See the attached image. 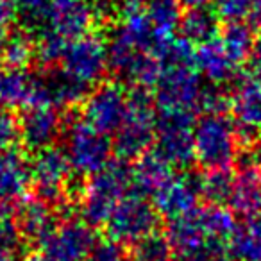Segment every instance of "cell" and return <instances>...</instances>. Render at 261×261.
<instances>
[{"label": "cell", "instance_id": "obj_1", "mask_svg": "<svg viewBox=\"0 0 261 261\" xmlns=\"http://www.w3.org/2000/svg\"><path fill=\"white\" fill-rule=\"evenodd\" d=\"M238 224L234 213L222 204H207L206 207H197L182 217L168 220L167 231L175 256L193 254L206 249L210 243L224 240L229 242Z\"/></svg>", "mask_w": 261, "mask_h": 261}, {"label": "cell", "instance_id": "obj_2", "mask_svg": "<svg viewBox=\"0 0 261 261\" xmlns=\"http://www.w3.org/2000/svg\"><path fill=\"white\" fill-rule=\"evenodd\" d=\"M158 113L149 88H130L129 109L113 138V150L120 161H136L156 143Z\"/></svg>", "mask_w": 261, "mask_h": 261}, {"label": "cell", "instance_id": "obj_3", "mask_svg": "<svg viewBox=\"0 0 261 261\" xmlns=\"http://www.w3.org/2000/svg\"><path fill=\"white\" fill-rule=\"evenodd\" d=\"M130 190V167L125 161H111L104 170L88 177L81 188L77 197L81 218L91 227L106 225L116 204Z\"/></svg>", "mask_w": 261, "mask_h": 261}, {"label": "cell", "instance_id": "obj_4", "mask_svg": "<svg viewBox=\"0 0 261 261\" xmlns=\"http://www.w3.org/2000/svg\"><path fill=\"white\" fill-rule=\"evenodd\" d=\"M195 142V163L204 170L231 168L238 161L242 150L238 123L225 113L202 115L193 129Z\"/></svg>", "mask_w": 261, "mask_h": 261}, {"label": "cell", "instance_id": "obj_5", "mask_svg": "<svg viewBox=\"0 0 261 261\" xmlns=\"http://www.w3.org/2000/svg\"><path fill=\"white\" fill-rule=\"evenodd\" d=\"M63 149L75 174L91 177L104 170L115 154L109 135L95 129L84 118L66 122L63 135Z\"/></svg>", "mask_w": 261, "mask_h": 261}, {"label": "cell", "instance_id": "obj_6", "mask_svg": "<svg viewBox=\"0 0 261 261\" xmlns=\"http://www.w3.org/2000/svg\"><path fill=\"white\" fill-rule=\"evenodd\" d=\"M206 81L197 72L195 65L163 66L154 84V102L158 111L200 113Z\"/></svg>", "mask_w": 261, "mask_h": 261}, {"label": "cell", "instance_id": "obj_7", "mask_svg": "<svg viewBox=\"0 0 261 261\" xmlns=\"http://www.w3.org/2000/svg\"><path fill=\"white\" fill-rule=\"evenodd\" d=\"M161 215L154 202L136 192H129L106 222V236L120 245H135L158 231Z\"/></svg>", "mask_w": 261, "mask_h": 261}, {"label": "cell", "instance_id": "obj_8", "mask_svg": "<svg viewBox=\"0 0 261 261\" xmlns=\"http://www.w3.org/2000/svg\"><path fill=\"white\" fill-rule=\"evenodd\" d=\"M72 163L63 147L59 149L58 145H54L36 152L31 160L34 197L50 204L56 210L66 206L72 190Z\"/></svg>", "mask_w": 261, "mask_h": 261}, {"label": "cell", "instance_id": "obj_9", "mask_svg": "<svg viewBox=\"0 0 261 261\" xmlns=\"http://www.w3.org/2000/svg\"><path fill=\"white\" fill-rule=\"evenodd\" d=\"M195 115L186 111H158L154 150L174 168H188L195 163Z\"/></svg>", "mask_w": 261, "mask_h": 261}, {"label": "cell", "instance_id": "obj_10", "mask_svg": "<svg viewBox=\"0 0 261 261\" xmlns=\"http://www.w3.org/2000/svg\"><path fill=\"white\" fill-rule=\"evenodd\" d=\"M59 66L68 75L91 90L100 84L106 72L109 70L108 40L93 33L70 40Z\"/></svg>", "mask_w": 261, "mask_h": 261}, {"label": "cell", "instance_id": "obj_11", "mask_svg": "<svg viewBox=\"0 0 261 261\" xmlns=\"http://www.w3.org/2000/svg\"><path fill=\"white\" fill-rule=\"evenodd\" d=\"M81 118L106 135H115L123 123L129 109V91L122 83H100L86 95Z\"/></svg>", "mask_w": 261, "mask_h": 261}, {"label": "cell", "instance_id": "obj_12", "mask_svg": "<svg viewBox=\"0 0 261 261\" xmlns=\"http://www.w3.org/2000/svg\"><path fill=\"white\" fill-rule=\"evenodd\" d=\"M95 227L83 218H68L58 224L41 243V254L52 261H88L97 245Z\"/></svg>", "mask_w": 261, "mask_h": 261}, {"label": "cell", "instance_id": "obj_13", "mask_svg": "<svg viewBox=\"0 0 261 261\" xmlns=\"http://www.w3.org/2000/svg\"><path fill=\"white\" fill-rule=\"evenodd\" d=\"M65 116L61 108L50 104H34L22 109L18 118L20 142L29 152H40L54 147L65 135Z\"/></svg>", "mask_w": 261, "mask_h": 261}, {"label": "cell", "instance_id": "obj_14", "mask_svg": "<svg viewBox=\"0 0 261 261\" xmlns=\"http://www.w3.org/2000/svg\"><path fill=\"white\" fill-rule=\"evenodd\" d=\"M31 188V161L15 149L0 154V218L11 217Z\"/></svg>", "mask_w": 261, "mask_h": 261}, {"label": "cell", "instance_id": "obj_15", "mask_svg": "<svg viewBox=\"0 0 261 261\" xmlns=\"http://www.w3.org/2000/svg\"><path fill=\"white\" fill-rule=\"evenodd\" d=\"M200 199V175L182 172L174 174L163 188L158 190V193L152 197V202L161 217L172 220L197 210Z\"/></svg>", "mask_w": 261, "mask_h": 261}, {"label": "cell", "instance_id": "obj_16", "mask_svg": "<svg viewBox=\"0 0 261 261\" xmlns=\"http://www.w3.org/2000/svg\"><path fill=\"white\" fill-rule=\"evenodd\" d=\"M97 20V8L90 2H84V0H52L47 31L70 41L84 36V34H90Z\"/></svg>", "mask_w": 261, "mask_h": 261}, {"label": "cell", "instance_id": "obj_17", "mask_svg": "<svg viewBox=\"0 0 261 261\" xmlns=\"http://www.w3.org/2000/svg\"><path fill=\"white\" fill-rule=\"evenodd\" d=\"M15 224L23 242L41 245L58 227L56 207L43 202L38 197H25L15 210Z\"/></svg>", "mask_w": 261, "mask_h": 261}, {"label": "cell", "instance_id": "obj_18", "mask_svg": "<svg viewBox=\"0 0 261 261\" xmlns=\"http://www.w3.org/2000/svg\"><path fill=\"white\" fill-rule=\"evenodd\" d=\"M231 109L238 123L242 145L261 133V79H238L231 97Z\"/></svg>", "mask_w": 261, "mask_h": 261}, {"label": "cell", "instance_id": "obj_19", "mask_svg": "<svg viewBox=\"0 0 261 261\" xmlns=\"http://www.w3.org/2000/svg\"><path fill=\"white\" fill-rule=\"evenodd\" d=\"M193 65H195L197 72L204 77L206 83L218 84V86H227V84L238 83L240 79L238 77L240 63H236L231 58V54L225 50L220 38L195 47Z\"/></svg>", "mask_w": 261, "mask_h": 261}, {"label": "cell", "instance_id": "obj_20", "mask_svg": "<svg viewBox=\"0 0 261 261\" xmlns=\"http://www.w3.org/2000/svg\"><path fill=\"white\" fill-rule=\"evenodd\" d=\"M38 104V73L29 68H0V106L8 109H25Z\"/></svg>", "mask_w": 261, "mask_h": 261}, {"label": "cell", "instance_id": "obj_21", "mask_svg": "<svg viewBox=\"0 0 261 261\" xmlns=\"http://www.w3.org/2000/svg\"><path fill=\"white\" fill-rule=\"evenodd\" d=\"M172 175H174V167L156 150H149L133 161L130 167L133 192L143 197H154L158 190L170 181Z\"/></svg>", "mask_w": 261, "mask_h": 261}, {"label": "cell", "instance_id": "obj_22", "mask_svg": "<svg viewBox=\"0 0 261 261\" xmlns=\"http://www.w3.org/2000/svg\"><path fill=\"white\" fill-rule=\"evenodd\" d=\"M227 206L243 218L261 215V168H240Z\"/></svg>", "mask_w": 261, "mask_h": 261}, {"label": "cell", "instance_id": "obj_23", "mask_svg": "<svg viewBox=\"0 0 261 261\" xmlns=\"http://www.w3.org/2000/svg\"><path fill=\"white\" fill-rule=\"evenodd\" d=\"M220 20L222 16L213 8L186 9L181 18L179 33H181V38L190 41L193 47H199L220 36Z\"/></svg>", "mask_w": 261, "mask_h": 261}, {"label": "cell", "instance_id": "obj_24", "mask_svg": "<svg viewBox=\"0 0 261 261\" xmlns=\"http://www.w3.org/2000/svg\"><path fill=\"white\" fill-rule=\"evenodd\" d=\"M232 261H261V215L245 218L229 238Z\"/></svg>", "mask_w": 261, "mask_h": 261}, {"label": "cell", "instance_id": "obj_25", "mask_svg": "<svg viewBox=\"0 0 261 261\" xmlns=\"http://www.w3.org/2000/svg\"><path fill=\"white\" fill-rule=\"evenodd\" d=\"M36 52V41L33 34L20 29L11 34H6V40L0 48V59L2 66H15V68H27L31 61H34Z\"/></svg>", "mask_w": 261, "mask_h": 261}, {"label": "cell", "instance_id": "obj_26", "mask_svg": "<svg viewBox=\"0 0 261 261\" xmlns=\"http://www.w3.org/2000/svg\"><path fill=\"white\" fill-rule=\"evenodd\" d=\"M220 41L236 63L249 61L256 33L249 22H227L220 31Z\"/></svg>", "mask_w": 261, "mask_h": 261}, {"label": "cell", "instance_id": "obj_27", "mask_svg": "<svg viewBox=\"0 0 261 261\" xmlns=\"http://www.w3.org/2000/svg\"><path fill=\"white\" fill-rule=\"evenodd\" d=\"M143 9L161 36H174V31L181 25L182 6L177 0H147Z\"/></svg>", "mask_w": 261, "mask_h": 261}, {"label": "cell", "instance_id": "obj_28", "mask_svg": "<svg viewBox=\"0 0 261 261\" xmlns=\"http://www.w3.org/2000/svg\"><path fill=\"white\" fill-rule=\"evenodd\" d=\"M234 177L231 168H218V170H206L200 175V192L202 199L210 204H225L231 199L232 188H234Z\"/></svg>", "mask_w": 261, "mask_h": 261}, {"label": "cell", "instance_id": "obj_29", "mask_svg": "<svg viewBox=\"0 0 261 261\" xmlns=\"http://www.w3.org/2000/svg\"><path fill=\"white\" fill-rule=\"evenodd\" d=\"M50 6L52 0H16V20L20 22V29L33 36L47 31Z\"/></svg>", "mask_w": 261, "mask_h": 261}, {"label": "cell", "instance_id": "obj_30", "mask_svg": "<svg viewBox=\"0 0 261 261\" xmlns=\"http://www.w3.org/2000/svg\"><path fill=\"white\" fill-rule=\"evenodd\" d=\"M175 250L165 232H152L133 245V261H174Z\"/></svg>", "mask_w": 261, "mask_h": 261}, {"label": "cell", "instance_id": "obj_31", "mask_svg": "<svg viewBox=\"0 0 261 261\" xmlns=\"http://www.w3.org/2000/svg\"><path fill=\"white\" fill-rule=\"evenodd\" d=\"M215 6L225 22H249L261 27V0H215Z\"/></svg>", "mask_w": 261, "mask_h": 261}, {"label": "cell", "instance_id": "obj_32", "mask_svg": "<svg viewBox=\"0 0 261 261\" xmlns=\"http://www.w3.org/2000/svg\"><path fill=\"white\" fill-rule=\"evenodd\" d=\"M68 45V40L58 36V34L45 31L38 34L36 40V52H34V61L40 63L41 68H54L59 66L65 54V48Z\"/></svg>", "mask_w": 261, "mask_h": 261}, {"label": "cell", "instance_id": "obj_33", "mask_svg": "<svg viewBox=\"0 0 261 261\" xmlns=\"http://www.w3.org/2000/svg\"><path fill=\"white\" fill-rule=\"evenodd\" d=\"M20 140L18 118L11 113V109L0 106V154L11 150Z\"/></svg>", "mask_w": 261, "mask_h": 261}, {"label": "cell", "instance_id": "obj_34", "mask_svg": "<svg viewBox=\"0 0 261 261\" xmlns=\"http://www.w3.org/2000/svg\"><path fill=\"white\" fill-rule=\"evenodd\" d=\"M125 256L127 254L123 252V245L106 238L104 242H97L88 261H118Z\"/></svg>", "mask_w": 261, "mask_h": 261}, {"label": "cell", "instance_id": "obj_35", "mask_svg": "<svg viewBox=\"0 0 261 261\" xmlns=\"http://www.w3.org/2000/svg\"><path fill=\"white\" fill-rule=\"evenodd\" d=\"M249 68L254 77L261 79V27L257 29L256 38H254L252 50H250L249 56Z\"/></svg>", "mask_w": 261, "mask_h": 261}, {"label": "cell", "instance_id": "obj_36", "mask_svg": "<svg viewBox=\"0 0 261 261\" xmlns=\"http://www.w3.org/2000/svg\"><path fill=\"white\" fill-rule=\"evenodd\" d=\"M16 18V0H0V29Z\"/></svg>", "mask_w": 261, "mask_h": 261}, {"label": "cell", "instance_id": "obj_37", "mask_svg": "<svg viewBox=\"0 0 261 261\" xmlns=\"http://www.w3.org/2000/svg\"><path fill=\"white\" fill-rule=\"evenodd\" d=\"M185 9H199V8H211L215 0H177Z\"/></svg>", "mask_w": 261, "mask_h": 261}, {"label": "cell", "instance_id": "obj_38", "mask_svg": "<svg viewBox=\"0 0 261 261\" xmlns=\"http://www.w3.org/2000/svg\"><path fill=\"white\" fill-rule=\"evenodd\" d=\"M174 261H211L206 252H193V254H179Z\"/></svg>", "mask_w": 261, "mask_h": 261}, {"label": "cell", "instance_id": "obj_39", "mask_svg": "<svg viewBox=\"0 0 261 261\" xmlns=\"http://www.w3.org/2000/svg\"><path fill=\"white\" fill-rule=\"evenodd\" d=\"M23 261H52V259H48V257L43 256V254H34V256L25 257Z\"/></svg>", "mask_w": 261, "mask_h": 261}, {"label": "cell", "instance_id": "obj_40", "mask_svg": "<svg viewBox=\"0 0 261 261\" xmlns=\"http://www.w3.org/2000/svg\"><path fill=\"white\" fill-rule=\"evenodd\" d=\"M0 261H16L13 252H4V250H0Z\"/></svg>", "mask_w": 261, "mask_h": 261}, {"label": "cell", "instance_id": "obj_41", "mask_svg": "<svg viewBox=\"0 0 261 261\" xmlns=\"http://www.w3.org/2000/svg\"><path fill=\"white\" fill-rule=\"evenodd\" d=\"M127 2H136V4H145L147 0H127Z\"/></svg>", "mask_w": 261, "mask_h": 261}, {"label": "cell", "instance_id": "obj_42", "mask_svg": "<svg viewBox=\"0 0 261 261\" xmlns=\"http://www.w3.org/2000/svg\"><path fill=\"white\" fill-rule=\"evenodd\" d=\"M118 261H133V257H130V259H129V257L125 256V257H122V259H118Z\"/></svg>", "mask_w": 261, "mask_h": 261}]
</instances>
